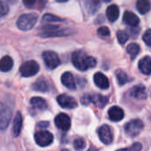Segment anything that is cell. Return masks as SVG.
I'll use <instances>...</instances> for the list:
<instances>
[{"instance_id":"d6986e66","label":"cell","mask_w":151,"mask_h":151,"mask_svg":"<svg viewBox=\"0 0 151 151\" xmlns=\"http://www.w3.org/2000/svg\"><path fill=\"white\" fill-rule=\"evenodd\" d=\"M30 104L34 109L38 110V111H45L48 107L46 101L43 98L39 97V96L32 97L30 100Z\"/></svg>"},{"instance_id":"9c48e42d","label":"cell","mask_w":151,"mask_h":151,"mask_svg":"<svg viewBox=\"0 0 151 151\" xmlns=\"http://www.w3.org/2000/svg\"><path fill=\"white\" fill-rule=\"evenodd\" d=\"M57 101L58 104L65 109L70 110V109H74L78 106L77 101L73 96H70L66 94H62L58 96L57 97Z\"/></svg>"},{"instance_id":"836d02e7","label":"cell","mask_w":151,"mask_h":151,"mask_svg":"<svg viewBox=\"0 0 151 151\" xmlns=\"http://www.w3.org/2000/svg\"><path fill=\"white\" fill-rule=\"evenodd\" d=\"M142 149V144H140V143H134V144H133L131 147L125 148L124 150H141Z\"/></svg>"},{"instance_id":"f546056e","label":"cell","mask_w":151,"mask_h":151,"mask_svg":"<svg viewBox=\"0 0 151 151\" xmlns=\"http://www.w3.org/2000/svg\"><path fill=\"white\" fill-rule=\"evenodd\" d=\"M73 148L76 150H82L86 148V142L83 138H77L73 142Z\"/></svg>"},{"instance_id":"d4e9b609","label":"cell","mask_w":151,"mask_h":151,"mask_svg":"<svg viewBox=\"0 0 151 151\" xmlns=\"http://www.w3.org/2000/svg\"><path fill=\"white\" fill-rule=\"evenodd\" d=\"M100 7L99 0H87L86 1V8L89 12L90 14H94L97 12Z\"/></svg>"},{"instance_id":"5b68a950","label":"cell","mask_w":151,"mask_h":151,"mask_svg":"<svg viewBox=\"0 0 151 151\" xmlns=\"http://www.w3.org/2000/svg\"><path fill=\"white\" fill-rule=\"evenodd\" d=\"M144 125L141 119H133L125 126V132L130 137H135L143 129Z\"/></svg>"},{"instance_id":"83f0119b","label":"cell","mask_w":151,"mask_h":151,"mask_svg":"<svg viewBox=\"0 0 151 151\" xmlns=\"http://www.w3.org/2000/svg\"><path fill=\"white\" fill-rule=\"evenodd\" d=\"M42 20L44 22H63V21H65V19H62V18L56 16L54 14L45 13L42 16Z\"/></svg>"},{"instance_id":"d590c367","label":"cell","mask_w":151,"mask_h":151,"mask_svg":"<svg viewBox=\"0 0 151 151\" xmlns=\"http://www.w3.org/2000/svg\"><path fill=\"white\" fill-rule=\"evenodd\" d=\"M57 2H58V3H65V2H67L68 0H56Z\"/></svg>"},{"instance_id":"8fae6325","label":"cell","mask_w":151,"mask_h":151,"mask_svg":"<svg viewBox=\"0 0 151 151\" xmlns=\"http://www.w3.org/2000/svg\"><path fill=\"white\" fill-rule=\"evenodd\" d=\"M55 125L62 131H68L71 128V119L65 113H59L55 118Z\"/></svg>"},{"instance_id":"8d00e7d4","label":"cell","mask_w":151,"mask_h":151,"mask_svg":"<svg viewBox=\"0 0 151 151\" xmlns=\"http://www.w3.org/2000/svg\"><path fill=\"white\" fill-rule=\"evenodd\" d=\"M103 1H104V2H106V3H108V2H111V0H103Z\"/></svg>"},{"instance_id":"8992f818","label":"cell","mask_w":151,"mask_h":151,"mask_svg":"<svg viewBox=\"0 0 151 151\" xmlns=\"http://www.w3.org/2000/svg\"><path fill=\"white\" fill-rule=\"evenodd\" d=\"M42 58L44 61V64L49 69H55L60 65V59L58 56V54L51 50H47L42 53Z\"/></svg>"},{"instance_id":"cb8c5ba5","label":"cell","mask_w":151,"mask_h":151,"mask_svg":"<svg viewBox=\"0 0 151 151\" xmlns=\"http://www.w3.org/2000/svg\"><path fill=\"white\" fill-rule=\"evenodd\" d=\"M115 74H116V78H117V81H118V83L119 86H123L130 81V78L127 75V73L121 69H118L115 72Z\"/></svg>"},{"instance_id":"277c9868","label":"cell","mask_w":151,"mask_h":151,"mask_svg":"<svg viewBox=\"0 0 151 151\" xmlns=\"http://www.w3.org/2000/svg\"><path fill=\"white\" fill-rule=\"evenodd\" d=\"M39 65L35 60H29L21 65L19 73L23 77H32L39 72Z\"/></svg>"},{"instance_id":"e575fe53","label":"cell","mask_w":151,"mask_h":151,"mask_svg":"<svg viewBox=\"0 0 151 151\" xmlns=\"http://www.w3.org/2000/svg\"><path fill=\"white\" fill-rule=\"evenodd\" d=\"M38 127L41 128H45L49 127V122L48 121H43V122H39L38 123Z\"/></svg>"},{"instance_id":"2e32d148","label":"cell","mask_w":151,"mask_h":151,"mask_svg":"<svg viewBox=\"0 0 151 151\" xmlns=\"http://www.w3.org/2000/svg\"><path fill=\"white\" fill-rule=\"evenodd\" d=\"M23 126V118L20 112H17L14 119H13V125H12V134L14 137H18L21 132V128Z\"/></svg>"},{"instance_id":"ac0fdd59","label":"cell","mask_w":151,"mask_h":151,"mask_svg":"<svg viewBox=\"0 0 151 151\" xmlns=\"http://www.w3.org/2000/svg\"><path fill=\"white\" fill-rule=\"evenodd\" d=\"M123 21L131 27H136L140 23V19L134 12L127 11L123 15Z\"/></svg>"},{"instance_id":"484cf974","label":"cell","mask_w":151,"mask_h":151,"mask_svg":"<svg viewBox=\"0 0 151 151\" xmlns=\"http://www.w3.org/2000/svg\"><path fill=\"white\" fill-rule=\"evenodd\" d=\"M127 51L130 55L132 59H134L141 51V48L137 43H130L127 47Z\"/></svg>"},{"instance_id":"1f68e13d","label":"cell","mask_w":151,"mask_h":151,"mask_svg":"<svg viewBox=\"0 0 151 151\" xmlns=\"http://www.w3.org/2000/svg\"><path fill=\"white\" fill-rule=\"evenodd\" d=\"M8 12H9L8 5L4 1H1L0 2V15H1V17H4L5 14H7Z\"/></svg>"},{"instance_id":"44dd1931","label":"cell","mask_w":151,"mask_h":151,"mask_svg":"<svg viewBox=\"0 0 151 151\" xmlns=\"http://www.w3.org/2000/svg\"><path fill=\"white\" fill-rule=\"evenodd\" d=\"M33 89L35 91H39V92H47L50 89V85L48 83V81H46V79L44 78H39L32 86Z\"/></svg>"},{"instance_id":"7c38bea8","label":"cell","mask_w":151,"mask_h":151,"mask_svg":"<svg viewBox=\"0 0 151 151\" xmlns=\"http://www.w3.org/2000/svg\"><path fill=\"white\" fill-rule=\"evenodd\" d=\"M130 96L138 100H144L147 98V90L144 85L139 84L133 87L130 90Z\"/></svg>"},{"instance_id":"5bb4252c","label":"cell","mask_w":151,"mask_h":151,"mask_svg":"<svg viewBox=\"0 0 151 151\" xmlns=\"http://www.w3.org/2000/svg\"><path fill=\"white\" fill-rule=\"evenodd\" d=\"M108 115H109V119L114 122H119L122 120L125 116L124 111L119 106H113L110 108V110L108 111Z\"/></svg>"},{"instance_id":"ffe728a7","label":"cell","mask_w":151,"mask_h":151,"mask_svg":"<svg viewBox=\"0 0 151 151\" xmlns=\"http://www.w3.org/2000/svg\"><path fill=\"white\" fill-rule=\"evenodd\" d=\"M106 16H107V19L111 22L116 21L119 17V9L118 5L111 4L110 6H108V8L106 10Z\"/></svg>"},{"instance_id":"4316f807","label":"cell","mask_w":151,"mask_h":151,"mask_svg":"<svg viewBox=\"0 0 151 151\" xmlns=\"http://www.w3.org/2000/svg\"><path fill=\"white\" fill-rule=\"evenodd\" d=\"M24 4L28 8H35L40 5V7L44 6L46 0H22Z\"/></svg>"},{"instance_id":"d6a6232c","label":"cell","mask_w":151,"mask_h":151,"mask_svg":"<svg viewBox=\"0 0 151 151\" xmlns=\"http://www.w3.org/2000/svg\"><path fill=\"white\" fill-rule=\"evenodd\" d=\"M97 33L101 36H109L111 35L110 29L107 27H99L98 30H97Z\"/></svg>"},{"instance_id":"3957f363","label":"cell","mask_w":151,"mask_h":151,"mask_svg":"<svg viewBox=\"0 0 151 151\" xmlns=\"http://www.w3.org/2000/svg\"><path fill=\"white\" fill-rule=\"evenodd\" d=\"M108 98L106 96H102L101 94H94V95H84L81 98V103L83 104H88L89 103L94 104L98 108H104L107 104Z\"/></svg>"},{"instance_id":"e0dca14e","label":"cell","mask_w":151,"mask_h":151,"mask_svg":"<svg viewBox=\"0 0 151 151\" xmlns=\"http://www.w3.org/2000/svg\"><path fill=\"white\" fill-rule=\"evenodd\" d=\"M139 69L140 71L145 74V75H150L151 74V57H144L139 61Z\"/></svg>"},{"instance_id":"ba28073f","label":"cell","mask_w":151,"mask_h":151,"mask_svg":"<svg viewBox=\"0 0 151 151\" xmlns=\"http://www.w3.org/2000/svg\"><path fill=\"white\" fill-rule=\"evenodd\" d=\"M12 119V111L3 103L0 105V128L4 130L10 124Z\"/></svg>"},{"instance_id":"30bf717a","label":"cell","mask_w":151,"mask_h":151,"mask_svg":"<svg viewBox=\"0 0 151 151\" xmlns=\"http://www.w3.org/2000/svg\"><path fill=\"white\" fill-rule=\"evenodd\" d=\"M98 135L100 141L106 145H109L113 142V134L111 132V128L108 125H103L99 128Z\"/></svg>"},{"instance_id":"6da1fadb","label":"cell","mask_w":151,"mask_h":151,"mask_svg":"<svg viewBox=\"0 0 151 151\" xmlns=\"http://www.w3.org/2000/svg\"><path fill=\"white\" fill-rule=\"evenodd\" d=\"M72 63L76 69L80 71H86L89 68H93L96 65L95 58L87 55L82 50H76L72 54Z\"/></svg>"},{"instance_id":"7402d4cb","label":"cell","mask_w":151,"mask_h":151,"mask_svg":"<svg viewBox=\"0 0 151 151\" xmlns=\"http://www.w3.org/2000/svg\"><path fill=\"white\" fill-rule=\"evenodd\" d=\"M136 9L141 14H146L151 10V2L150 0H137Z\"/></svg>"},{"instance_id":"603a6c76","label":"cell","mask_w":151,"mask_h":151,"mask_svg":"<svg viewBox=\"0 0 151 151\" xmlns=\"http://www.w3.org/2000/svg\"><path fill=\"white\" fill-rule=\"evenodd\" d=\"M13 66V60L10 56H4L0 62V69L2 72H8Z\"/></svg>"},{"instance_id":"4fadbf2b","label":"cell","mask_w":151,"mask_h":151,"mask_svg":"<svg viewBox=\"0 0 151 151\" xmlns=\"http://www.w3.org/2000/svg\"><path fill=\"white\" fill-rule=\"evenodd\" d=\"M95 84L101 89H107L110 87V82L108 78L102 73H96L94 75Z\"/></svg>"},{"instance_id":"4dcf8cb0","label":"cell","mask_w":151,"mask_h":151,"mask_svg":"<svg viewBox=\"0 0 151 151\" xmlns=\"http://www.w3.org/2000/svg\"><path fill=\"white\" fill-rule=\"evenodd\" d=\"M142 39L144 41V42L148 45V46H150L151 47V29H148L143 36H142Z\"/></svg>"},{"instance_id":"9a60e30c","label":"cell","mask_w":151,"mask_h":151,"mask_svg":"<svg viewBox=\"0 0 151 151\" xmlns=\"http://www.w3.org/2000/svg\"><path fill=\"white\" fill-rule=\"evenodd\" d=\"M61 81L64 86H65L67 88L71 90H75L76 89V83H75V79L72 73L70 72H65L63 73L61 76Z\"/></svg>"},{"instance_id":"f1b7e54d","label":"cell","mask_w":151,"mask_h":151,"mask_svg":"<svg viewBox=\"0 0 151 151\" xmlns=\"http://www.w3.org/2000/svg\"><path fill=\"white\" fill-rule=\"evenodd\" d=\"M128 34L124 30H119L117 32V38L120 44H125L128 40Z\"/></svg>"},{"instance_id":"7a4b0ae2","label":"cell","mask_w":151,"mask_h":151,"mask_svg":"<svg viewBox=\"0 0 151 151\" xmlns=\"http://www.w3.org/2000/svg\"><path fill=\"white\" fill-rule=\"evenodd\" d=\"M38 19L37 14L35 12H29V13H24L19 16V18L17 20V27L19 29L22 31H27L32 29L35 25L36 24Z\"/></svg>"},{"instance_id":"52a82bcc","label":"cell","mask_w":151,"mask_h":151,"mask_svg":"<svg viewBox=\"0 0 151 151\" xmlns=\"http://www.w3.org/2000/svg\"><path fill=\"white\" fill-rule=\"evenodd\" d=\"M35 141L40 147H48L53 142V135L48 131H38L35 134Z\"/></svg>"}]
</instances>
